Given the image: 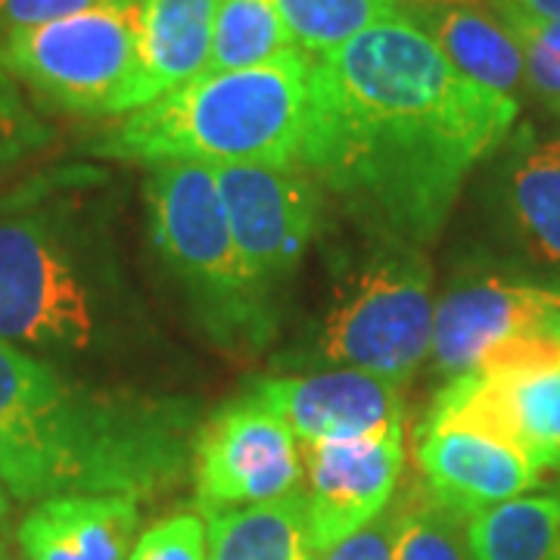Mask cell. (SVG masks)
I'll return each mask as SVG.
<instances>
[{
	"mask_svg": "<svg viewBox=\"0 0 560 560\" xmlns=\"http://www.w3.org/2000/svg\"><path fill=\"white\" fill-rule=\"evenodd\" d=\"M401 7H415V3H486V0H396Z\"/></svg>",
	"mask_w": 560,
	"mask_h": 560,
	"instance_id": "obj_30",
	"label": "cell"
},
{
	"mask_svg": "<svg viewBox=\"0 0 560 560\" xmlns=\"http://www.w3.org/2000/svg\"><path fill=\"white\" fill-rule=\"evenodd\" d=\"M278 0H219L206 72H234L293 50Z\"/></svg>",
	"mask_w": 560,
	"mask_h": 560,
	"instance_id": "obj_20",
	"label": "cell"
},
{
	"mask_svg": "<svg viewBox=\"0 0 560 560\" xmlns=\"http://www.w3.org/2000/svg\"><path fill=\"white\" fill-rule=\"evenodd\" d=\"M558 474H560V448H558Z\"/></svg>",
	"mask_w": 560,
	"mask_h": 560,
	"instance_id": "obj_33",
	"label": "cell"
},
{
	"mask_svg": "<svg viewBox=\"0 0 560 560\" xmlns=\"http://www.w3.org/2000/svg\"><path fill=\"white\" fill-rule=\"evenodd\" d=\"M415 458L423 486L470 517L541 482L539 464L514 442L455 420H420Z\"/></svg>",
	"mask_w": 560,
	"mask_h": 560,
	"instance_id": "obj_13",
	"label": "cell"
},
{
	"mask_svg": "<svg viewBox=\"0 0 560 560\" xmlns=\"http://www.w3.org/2000/svg\"><path fill=\"white\" fill-rule=\"evenodd\" d=\"M401 521V499L393 495L389 508L364 523L352 536L315 551V560H396V533Z\"/></svg>",
	"mask_w": 560,
	"mask_h": 560,
	"instance_id": "obj_25",
	"label": "cell"
},
{
	"mask_svg": "<svg viewBox=\"0 0 560 560\" xmlns=\"http://www.w3.org/2000/svg\"><path fill=\"white\" fill-rule=\"evenodd\" d=\"M477 560H560V492L517 495L470 517Z\"/></svg>",
	"mask_w": 560,
	"mask_h": 560,
	"instance_id": "obj_19",
	"label": "cell"
},
{
	"mask_svg": "<svg viewBox=\"0 0 560 560\" xmlns=\"http://www.w3.org/2000/svg\"><path fill=\"white\" fill-rule=\"evenodd\" d=\"M290 38L308 57H324L371 25L401 20L396 0H278Z\"/></svg>",
	"mask_w": 560,
	"mask_h": 560,
	"instance_id": "obj_22",
	"label": "cell"
},
{
	"mask_svg": "<svg viewBox=\"0 0 560 560\" xmlns=\"http://www.w3.org/2000/svg\"><path fill=\"white\" fill-rule=\"evenodd\" d=\"M405 389L408 383L359 368H324L265 377L246 393L278 411L300 442H330L361 440L405 423Z\"/></svg>",
	"mask_w": 560,
	"mask_h": 560,
	"instance_id": "obj_12",
	"label": "cell"
},
{
	"mask_svg": "<svg viewBox=\"0 0 560 560\" xmlns=\"http://www.w3.org/2000/svg\"><path fill=\"white\" fill-rule=\"evenodd\" d=\"M302 492L315 551L352 536L389 508L405 467V423L361 440L300 442Z\"/></svg>",
	"mask_w": 560,
	"mask_h": 560,
	"instance_id": "obj_11",
	"label": "cell"
},
{
	"mask_svg": "<svg viewBox=\"0 0 560 560\" xmlns=\"http://www.w3.org/2000/svg\"><path fill=\"white\" fill-rule=\"evenodd\" d=\"M197 408L184 399L97 389L0 340V482L10 499H147L194 458Z\"/></svg>",
	"mask_w": 560,
	"mask_h": 560,
	"instance_id": "obj_2",
	"label": "cell"
},
{
	"mask_svg": "<svg viewBox=\"0 0 560 560\" xmlns=\"http://www.w3.org/2000/svg\"><path fill=\"white\" fill-rule=\"evenodd\" d=\"M212 172L243 261L278 296L318 234L320 187L296 165H221Z\"/></svg>",
	"mask_w": 560,
	"mask_h": 560,
	"instance_id": "obj_10",
	"label": "cell"
},
{
	"mask_svg": "<svg viewBox=\"0 0 560 560\" xmlns=\"http://www.w3.org/2000/svg\"><path fill=\"white\" fill-rule=\"evenodd\" d=\"M97 3L103 0H0V40L25 28H38L47 22L75 16Z\"/></svg>",
	"mask_w": 560,
	"mask_h": 560,
	"instance_id": "obj_26",
	"label": "cell"
},
{
	"mask_svg": "<svg viewBox=\"0 0 560 560\" xmlns=\"http://www.w3.org/2000/svg\"><path fill=\"white\" fill-rule=\"evenodd\" d=\"M511 7H517L529 16H539V20L560 22V0H504Z\"/></svg>",
	"mask_w": 560,
	"mask_h": 560,
	"instance_id": "obj_29",
	"label": "cell"
},
{
	"mask_svg": "<svg viewBox=\"0 0 560 560\" xmlns=\"http://www.w3.org/2000/svg\"><path fill=\"white\" fill-rule=\"evenodd\" d=\"M0 560H13V558H7V555H0Z\"/></svg>",
	"mask_w": 560,
	"mask_h": 560,
	"instance_id": "obj_34",
	"label": "cell"
},
{
	"mask_svg": "<svg viewBox=\"0 0 560 560\" xmlns=\"http://www.w3.org/2000/svg\"><path fill=\"white\" fill-rule=\"evenodd\" d=\"M558 315L560 280L467 268L436 300L430 371L442 381L482 371L521 342L548 334Z\"/></svg>",
	"mask_w": 560,
	"mask_h": 560,
	"instance_id": "obj_8",
	"label": "cell"
},
{
	"mask_svg": "<svg viewBox=\"0 0 560 560\" xmlns=\"http://www.w3.org/2000/svg\"><path fill=\"white\" fill-rule=\"evenodd\" d=\"M10 517V495H7V489H3V482H0V523Z\"/></svg>",
	"mask_w": 560,
	"mask_h": 560,
	"instance_id": "obj_31",
	"label": "cell"
},
{
	"mask_svg": "<svg viewBox=\"0 0 560 560\" xmlns=\"http://www.w3.org/2000/svg\"><path fill=\"white\" fill-rule=\"evenodd\" d=\"M405 16L436 40L448 62L482 88L521 103L523 54L492 3H415Z\"/></svg>",
	"mask_w": 560,
	"mask_h": 560,
	"instance_id": "obj_16",
	"label": "cell"
},
{
	"mask_svg": "<svg viewBox=\"0 0 560 560\" xmlns=\"http://www.w3.org/2000/svg\"><path fill=\"white\" fill-rule=\"evenodd\" d=\"M206 560H315L305 492L206 517Z\"/></svg>",
	"mask_w": 560,
	"mask_h": 560,
	"instance_id": "obj_18",
	"label": "cell"
},
{
	"mask_svg": "<svg viewBox=\"0 0 560 560\" xmlns=\"http://www.w3.org/2000/svg\"><path fill=\"white\" fill-rule=\"evenodd\" d=\"M219 0H140L138 106L209 69Z\"/></svg>",
	"mask_w": 560,
	"mask_h": 560,
	"instance_id": "obj_17",
	"label": "cell"
},
{
	"mask_svg": "<svg viewBox=\"0 0 560 560\" xmlns=\"http://www.w3.org/2000/svg\"><path fill=\"white\" fill-rule=\"evenodd\" d=\"M401 499L396 560H477L470 541V514L411 482Z\"/></svg>",
	"mask_w": 560,
	"mask_h": 560,
	"instance_id": "obj_21",
	"label": "cell"
},
{
	"mask_svg": "<svg viewBox=\"0 0 560 560\" xmlns=\"http://www.w3.org/2000/svg\"><path fill=\"white\" fill-rule=\"evenodd\" d=\"M436 318L433 265L423 249L381 246L337 290L302 364L359 368L411 383L430 359Z\"/></svg>",
	"mask_w": 560,
	"mask_h": 560,
	"instance_id": "obj_6",
	"label": "cell"
},
{
	"mask_svg": "<svg viewBox=\"0 0 560 560\" xmlns=\"http://www.w3.org/2000/svg\"><path fill=\"white\" fill-rule=\"evenodd\" d=\"M492 172L501 237L529 275L560 280V135L511 131Z\"/></svg>",
	"mask_w": 560,
	"mask_h": 560,
	"instance_id": "obj_14",
	"label": "cell"
},
{
	"mask_svg": "<svg viewBox=\"0 0 560 560\" xmlns=\"http://www.w3.org/2000/svg\"><path fill=\"white\" fill-rule=\"evenodd\" d=\"M514 35V32H511ZM521 44L523 54V79H526V94H533L536 101L560 116V60L541 47L539 40L526 38V35H514Z\"/></svg>",
	"mask_w": 560,
	"mask_h": 560,
	"instance_id": "obj_27",
	"label": "cell"
},
{
	"mask_svg": "<svg viewBox=\"0 0 560 560\" xmlns=\"http://www.w3.org/2000/svg\"><path fill=\"white\" fill-rule=\"evenodd\" d=\"M489 3H492V10L499 13L501 22H504L514 35H526V38L539 40L541 47H548V50L560 60V22L529 16V13H523V10L504 3V0H489Z\"/></svg>",
	"mask_w": 560,
	"mask_h": 560,
	"instance_id": "obj_28",
	"label": "cell"
},
{
	"mask_svg": "<svg viewBox=\"0 0 560 560\" xmlns=\"http://www.w3.org/2000/svg\"><path fill=\"white\" fill-rule=\"evenodd\" d=\"M138 526V499L54 495L32 504L16 541L25 560H128Z\"/></svg>",
	"mask_w": 560,
	"mask_h": 560,
	"instance_id": "obj_15",
	"label": "cell"
},
{
	"mask_svg": "<svg viewBox=\"0 0 560 560\" xmlns=\"http://www.w3.org/2000/svg\"><path fill=\"white\" fill-rule=\"evenodd\" d=\"M147 231L165 275L219 349L253 355L275 337V296L234 243L209 165H153L143 184Z\"/></svg>",
	"mask_w": 560,
	"mask_h": 560,
	"instance_id": "obj_4",
	"label": "cell"
},
{
	"mask_svg": "<svg viewBox=\"0 0 560 560\" xmlns=\"http://www.w3.org/2000/svg\"><path fill=\"white\" fill-rule=\"evenodd\" d=\"M555 334H558V337H560V315H558V318H555Z\"/></svg>",
	"mask_w": 560,
	"mask_h": 560,
	"instance_id": "obj_32",
	"label": "cell"
},
{
	"mask_svg": "<svg viewBox=\"0 0 560 560\" xmlns=\"http://www.w3.org/2000/svg\"><path fill=\"white\" fill-rule=\"evenodd\" d=\"M209 529L200 511H178L147 526L128 560H206Z\"/></svg>",
	"mask_w": 560,
	"mask_h": 560,
	"instance_id": "obj_23",
	"label": "cell"
},
{
	"mask_svg": "<svg viewBox=\"0 0 560 560\" xmlns=\"http://www.w3.org/2000/svg\"><path fill=\"white\" fill-rule=\"evenodd\" d=\"M312 57L300 47L275 60L202 72L88 140V153L140 165H296Z\"/></svg>",
	"mask_w": 560,
	"mask_h": 560,
	"instance_id": "obj_3",
	"label": "cell"
},
{
	"mask_svg": "<svg viewBox=\"0 0 560 560\" xmlns=\"http://www.w3.org/2000/svg\"><path fill=\"white\" fill-rule=\"evenodd\" d=\"M47 140L50 131L22 103L13 79L0 72V184L10 172H16L22 160L38 153Z\"/></svg>",
	"mask_w": 560,
	"mask_h": 560,
	"instance_id": "obj_24",
	"label": "cell"
},
{
	"mask_svg": "<svg viewBox=\"0 0 560 560\" xmlns=\"http://www.w3.org/2000/svg\"><path fill=\"white\" fill-rule=\"evenodd\" d=\"M0 72L69 116L138 109L140 0H103L0 40Z\"/></svg>",
	"mask_w": 560,
	"mask_h": 560,
	"instance_id": "obj_5",
	"label": "cell"
},
{
	"mask_svg": "<svg viewBox=\"0 0 560 560\" xmlns=\"http://www.w3.org/2000/svg\"><path fill=\"white\" fill-rule=\"evenodd\" d=\"M517 116L401 16L312 57L296 168L377 246L427 249Z\"/></svg>",
	"mask_w": 560,
	"mask_h": 560,
	"instance_id": "obj_1",
	"label": "cell"
},
{
	"mask_svg": "<svg viewBox=\"0 0 560 560\" xmlns=\"http://www.w3.org/2000/svg\"><path fill=\"white\" fill-rule=\"evenodd\" d=\"M97 337V302L72 246L40 219L0 224V340L81 352Z\"/></svg>",
	"mask_w": 560,
	"mask_h": 560,
	"instance_id": "obj_7",
	"label": "cell"
},
{
	"mask_svg": "<svg viewBox=\"0 0 560 560\" xmlns=\"http://www.w3.org/2000/svg\"><path fill=\"white\" fill-rule=\"evenodd\" d=\"M302 445L290 423L243 393L200 423L194 486L202 517L287 499L302 489Z\"/></svg>",
	"mask_w": 560,
	"mask_h": 560,
	"instance_id": "obj_9",
	"label": "cell"
}]
</instances>
